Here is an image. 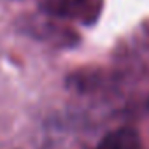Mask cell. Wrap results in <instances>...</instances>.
Masks as SVG:
<instances>
[{"label":"cell","mask_w":149,"mask_h":149,"mask_svg":"<svg viewBox=\"0 0 149 149\" xmlns=\"http://www.w3.org/2000/svg\"><path fill=\"white\" fill-rule=\"evenodd\" d=\"M40 11L54 19L77 21L83 25H93L100 14L102 0H39Z\"/></svg>","instance_id":"cell-2"},{"label":"cell","mask_w":149,"mask_h":149,"mask_svg":"<svg viewBox=\"0 0 149 149\" xmlns=\"http://www.w3.org/2000/svg\"><path fill=\"white\" fill-rule=\"evenodd\" d=\"M139 147V135L133 128H118L107 133L97 149H137Z\"/></svg>","instance_id":"cell-3"},{"label":"cell","mask_w":149,"mask_h":149,"mask_svg":"<svg viewBox=\"0 0 149 149\" xmlns=\"http://www.w3.org/2000/svg\"><path fill=\"white\" fill-rule=\"evenodd\" d=\"M16 26L21 33L30 35L37 40L60 46V47H70L79 42L77 33L70 26L60 25L54 18L49 16H37V14H26L16 21Z\"/></svg>","instance_id":"cell-1"}]
</instances>
